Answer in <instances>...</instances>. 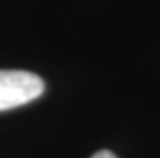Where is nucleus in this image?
<instances>
[{"instance_id": "obj_2", "label": "nucleus", "mask_w": 160, "mask_h": 158, "mask_svg": "<svg viewBox=\"0 0 160 158\" xmlns=\"http://www.w3.org/2000/svg\"><path fill=\"white\" fill-rule=\"evenodd\" d=\"M92 158H116V156H114L111 151H97Z\"/></svg>"}, {"instance_id": "obj_1", "label": "nucleus", "mask_w": 160, "mask_h": 158, "mask_svg": "<svg viewBox=\"0 0 160 158\" xmlns=\"http://www.w3.org/2000/svg\"><path fill=\"white\" fill-rule=\"evenodd\" d=\"M44 93V80L29 71H0V111L27 105Z\"/></svg>"}]
</instances>
